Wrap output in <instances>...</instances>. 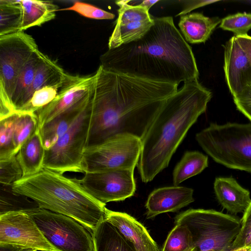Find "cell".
Returning <instances> with one entry per match:
<instances>
[{
  "instance_id": "74e56055",
  "label": "cell",
  "mask_w": 251,
  "mask_h": 251,
  "mask_svg": "<svg viewBox=\"0 0 251 251\" xmlns=\"http://www.w3.org/2000/svg\"><path fill=\"white\" fill-rule=\"evenodd\" d=\"M243 249L251 251V229L242 238L233 243L232 251Z\"/></svg>"
},
{
  "instance_id": "44dd1931",
  "label": "cell",
  "mask_w": 251,
  "mask_h": 251,
  "mask_svg": "<svg viewBox=\"0 0 251 251\" xmlns=\"http://www.w3.org/2000/svg\"><path fill=\"white\" fill-rule=\"evenodd\" d=\"M45 154V150L38 126L16 154L23 171V177L36 174L43 168Z\"/></svg>"
},
{
  "instance_id": "30bf717a",
  "label": "cell",
  "mask_w": 251,
  "mask_h": 251,
  "mask_svg": "<svg viewBox=\"0 0 251 251\" xmlns=\"http://www.w3.org/2000/svg\"><path fill=\"white\" fill-rule=\"evenodd\" d=\"M141 150V140L132 136H117L85 149L83 173L116 169H134Z\"/></svg>"
},
{
  "instance_id": "60d3db41",
  "label": "cell",
  "mask_w": 251,
  "mask_h": 251,
  "mask_svg": "<svg viewBox=\"0 0 251 251\" xmlns=\"http://www.w3.org/2000/svg\"><path fill=\"white\" fill-rule=\"evenodd\" d=\"M21 249V248L12 245H0V251H19Z\"/></svg>"
},
{
  "instance_id": "6da1fadb",
  "label": "cell",
  "mask_w": 251,
  "mask_h": 251,
  "mask_svg": "<svg viewBox=\"0 0 251 251\" xmlns=\"http://www.w3.org/2000/svg\"><path fill=\"white\" fill-rule=\"evenodd\" d=\"M95 74L87 147L120 136L141 140L168 99L178 90L177 84L116 73L101 65Z\"/></svg>"
},
{
  "instance_id": "3957f363",
  "label": "cell",
  "mask_w": 251,
  "mask_h": 251,
  "mask_svg": "<svg viewBox=\"0 0 251 251\" xmlns=\"http://www.w3.org/2000/svg\"><path fill=\"white\" fill-rule=\"evenodd\" d=\"M212 92L198 80L184 82L169 97L141 140L137 168L145 183L169 165L188 130L204 113Z\"/></svg>"
},
{
  "instance_id": "5b68a950",
  "label": "cell",
  "mask_w": 251,
  "mask_h": 251,
  "mask_svg": "<svg viewBox=\"0 0 251 251\" xmlns=\"http://www.w3.org/2000/svg\"><path fill=\"white\" fill-rule=\"evenodd\" d=\"M196 140L217 163L251 173V123H211Z\"/></svg>"
},
{
  "instance_id": "b9f144b4",
  "label": "cell",
  "mask_w": 251,
  "mask_h": 251,
  "mask_svg": "<svg viewBox=\"0 0 251 251\" xmlns=\"http://www.w3.org/2000/svg\"><path fill=\"white\" fill-rule=\"evenodd\" d=\"M19 251H37V250L32 249H21Z\"/></svg>"
},
{
  "instance_id": "8992f818",
  "label": "cell",
  "mask_w": 251,
  "mask_h": 251,
  "mask_svg": "<svg viewBox=\"0 0 251 251\" xmlns=\"http://www.w3.org/2000/svg\"><path fill=\"white\" fill-rule=\"evenodd\" d=\"M175 223L188 228L197 251H232L241 226L238 217L213 209H188L177 215Z\"/></svg>"
},
{
  "instance_id": "52a82bcc",
  "label": "cell",
  "mask_w": 251,
  "mask_h": 251,
  "mask_svg": "<svg viewBox=\"0 0 251 251\" xmlns=\"http://www.w3.org/2000/svg\"><path fill=\"white\" fill-rule=\"evenodd\" d=\"M38 49L34 39L24 31L0 35V120L15 114L11 98L18 77Z\"/></svg>"
},
{
  "instance_id": "ab89813d",
  "label": "cell",
  "mask_w": 251,
  "mask_h": 251,
  "mask_svg": "<svg viewBox=\"0 0 251 251\" xmlns=\"http://www.w3.org/2000/svg\"><path fill=\"white\" fill-rule=\"evenodd\" d=\"M159 1L158 0H145L142 1L139 4L149 11L152 6Z\"/></svg>"
},
{
  "instance_id": "d590c367",
  "label": "cell",
  "mask_w": 251,
  "mask_h": 251,
  "mask_svg": "<svg viewBox=\"0 0 251 251\" xmlns=\"http://www.w3.org/2000/svg\"><path fill=\"white\" fill-rule=\"evenodd\" d=\"M182 3V7L180 12L177 14V16H182L189 14L192 10L206 5H208L219 0H181L179 1Z\"/></svg>"
},
{
  "instance_id": "7402d4cb",
  "label": "cell",
  "mask_w": 251,
  "mask_h": 251,
  "mask_svg": "<svg viewBox=\"0 0 251 251\" xmlns=\"http://www.w3.org/2000/svg\"><path fill=\"white\" fill-rule=\"evenodd\" d=\"M22 10L21 31L42 25L53 20L59 6L51 1L19 0Z\"/></svg>"
},
{
  "instance_id": "e575fe53",
  "label": "cell",
  "mask_w": 251,
  "mask_h": 251,
  "mask_svg": "<svg viewBox=\"0 0 251 251\" xmlns=\"http://www.w3.org/2000/svg\"><path fill=\"white\" fill-rule=\"evenodd\" d=\"M233 100L237 110L251 122V85Z\"/></svg>"
},
{
  "instance_id": "f1b7e54d",
  "label": "cell",
  "mask_w": 251,
  "mask_h": 251,
  "mask_svg": "<svg viewBox=\"0 0 251 251\" xmlns=\"http://www.w3.org/2000/svg\"><path fill=\"white\" fill-rule=\"evenodd\" d=\"M17 113L13 135V145L16 155L22 146L38 126V117L35 113Z\"/></svg>"
},
{
  "instance_id": "ba28073f",
  "label": "cell",
  "mask_w": 251,
  "mask_h": 251,
  "mask_svg": "<svg viewBox=\"0 0 251 251\" xmlns=\"http://www.w3.org/2000/svg\"><path fill=\"white\" fill-rule=\"evenodd\" d=\"M24 210L58 251H94L92 233L73 218L38 207Z\"/></svg>"
},
{
  "instance_id": "603a6c76",
  "label": "cell",
  "mask_w": 251,
  "mask_h": 251,
  "mask_svg": "<svg viewBox=\"0 0 251 251\" xmlns=\"http://www.w3.org/2000/svg\"><path fill=\"white\" fill-rule=\"evenodd\" d=\"M94 251H136L119 230L105 220L92 231Z\"/></svg>"
},
{
  "instance_id": "1f68e13d",
  "label": "cell",
  "mask_w": 251,
  "mask_h": 251,
  "mask_svg": "<svg viewBox=\"0 0 251 251\" xmlns=\"http://www.w3.org/2000/svg\"><path fill=\"white\" fill-rule=\"evenodd\" d=\"M219 27L232 32L235 36L248 35L251 29V13H237L221 20Z\"/></svg>"
},
{
  "instance_id": "5bb4252c",
  "label": "cell",
  "mask_w": 251,
  "mask_h": 251,
  "mask_svg": "<svg viewBox=\"0 0 251 251\" xmlns=\"http://www.w3.org/2000/svg\"><path fill=\"white\" fill-rule=\"evenodd\" d=\"M130 0H118V17L108 41V49L136 41L143 37L154 24V17L144 7L130 4Z\"/></svg>"
},
{
  "instance_id": "9c48e42d",
  "label": "cell",
  "mask_w": 251,
  "mask_h": 251,
  "mask_svg": "<svg viewBox=\"0 0 251 251\" xmlns=\"http://www.w3.org/2000/svg\"><path fill=\"white\" fill-rule=\"evenodd\" d=\"M91 118L90 100L65 134L51 148L45 150L43 168L62 174L83 173L82 163L87 145Z\"/></svg>"
},
{
  "instance_id": "8d00e7d4",
  "label": "cell",
  "mask_w": 251,
  "mask_h": 251,
  "mask_svg": "<svg viewBox=\"0 0 251 251\" xmlns=\"http://www.w3.org/2000/svg\"><path fill=\"white\" fill-rule=\"evenodd\" d=\"M241 223L240 231L234 241L242 238L251 229V202L244 212Z\"/></svg>"
},
{
  "instance_id": "cb8c5ba5",
  "label": "cell",
  "mask_w": 251,
  "mask_h": 251,
  "mask_svg": "<svg viewBox=\"0 0 251 251\" xmlns=\"http://www.w3.org/2000/svg\"><path fill=\"white\" fill-rule=\"evenodd\" d=\"M87 105L75 108L62 113L39 128L45 150H49L57 142Z\"/></svg>"
},
{
  "instance_id": "e0dca14e",
  "label": "cell",
  "mask_w": 251,
  "mask_h": 251,
  "mask_svg": "<svg viewBox=\"0 0 251 251\" xmlns=\"http://www.w3.org/2000/svg\"><path fill=\"white\" fill-rule=\"evenodd\" d=\"M104 220L114 226L136 251H160L145 227L129 214L105 208Z\"/></svg>"
},
{
  "instance_id": "ffe728a7",
  "label": "cell",
  "mask_w": 251,
  "mask_h": 251,
  "mask_svg": "<svg viewBox=\"0 0 251 251\" xmlns=\"http://www.w3.org/2000/svg\"><path fill=\"white\" fill-rule=\"evenodd\" d=\"M68 74L54 60L44 54L31 85L21 101L17 113L29 101L36 91L45 86L62 82Z\"/></svg>"
},
{
  "instance_id": "d4e9b609",
  "label": "cell",
  "mask_w": 251,
  "mask_h": 251,
  "mask_svg": "<svg viewBox=\"0 0 251 251\" xmlns=\"http://www.w3.org/2000/svg\"><path fill=\"white\" fill-rule=\"evenodd\" d=\"M44 54L39 49L37 50L22 69L11 98V106L15 113H17L21 101L31 85Z\"/></svg>"
},
{
  "instance_id": "7c38bea8",
  "label": "cell",
  "mask_w": 251,
  "mask_h": 251,
  "mask_svg": "<svg viewBox=\"0 0 251 251\" xmlns=\"http://www.w3.org/2000/svg\"><path fill=\"white\" fill-rule=\"evenodd\" d=\"M134 169H116L86 173L78 182L97 201L106 204L132 196L136 190Z\"/></svg>"
},
{
  "instance_id": "484cf974",
  "label": "cell",
  "mask_w": 251,
  "mask_h": 251,
  "mask_svg": "<svg viewBox=\"0 0 251 251\" xmlns=\"http://www.w3.org/2000/svg\"><path fill=\"white\" fill-rule=\"evenodd\" d=\"M207 156L198 151H186L176 166L173 173L174 186L200 174L208 167Z\"/></svg>"
},
{
  "instance_id": "d6986e66",
  "label": "cell",
  "mask_w": 251,
  "mask_h": 251,
  "mask_svg": "<svg viewBox=\"0 0 251 251\" xmlns=\"http://www.w3.org/2000/svg\"><path fill=\"white\" fill-rule=\"evenodd\" d=\"M221 22L218 17H209L201 13L194 12L181 16L178 25L187 43L200 44L209 39Z\"/></svg>"
},
{
  "instance_id": "277c9868",
  "label": "cell",
  "mask_w": 251,
  "mask_h": 251,
  "mask_svg": "<svg viewBox=\"0 0 251 251\" xmlns=\"http://www.w3.org/2000/svg\"><path fill=\"white\" fill-rule=\"evenodd\" d=\"M12 193L32 200L38 207L71 217L89 231L104 219L106 204L88 194L77 180L43 168L11 185Z\"/></svg>"
},
{
  "instance_id": "8fae6325",
  "label": "cell",
  "mask_w": 251,
  "mask_h": 251,
  "mask_svg": "<svg viewBox=\"0 0 251 251\" xmlns=\"http://www.w3.org/2000/svg\"><path fill=\"white\" fill-rule=\"evenodd\" d=\"M21 249L58 251L46 240L31 216L24 209L0 214V245Z\"/></svg>"
},
{
  "instance_id": "d6a6232c",
  "label": "cell",
  "mask_w": 251,
  "mask_h": 251,
  "mask_svg": "<svg viewBox=\"0 0 251 251\" xmlns=\"http://www.w3.org/2000/svg\"><path fill=\"white\" fill-rule=\"evenodd\" d=\"M23 177V171L16 155L0 160V182L5 185H12Z\"/></svg>"
},
{
  "instance_id": "9a60e30c",
  "label": "cell",
  "mask_w": 251,
  "mask_h": 251,
  "mask_svg": "<svg viewBox=\"0 0 251 251\" xmlns=\"http://www.w3.org/2000/svg\"><path fill=\"white\" fill-rule=\"evenodd\" d=\"M225 79L232 97L251 85V62L233 36L224 45Z\"/></svg>"
},
{
  "instance_id": "2e32d148",
  "label": "cell",
  "mask_w": 251,
  "mask_h": 251,
  "mask_svg": "<svg viewBox=\"0 0 251 251\" xmlns=\"http://www.w3.org/2000/svg\"><path fill=\"white\" fill-rule=\"evenodd\" d=\"M192 188L174 186L154 190L146 203L147 219L166 212H175L194 201Z\"/></svg>"
},
{
  "instance_id": "f546056e",
  "label": "cell",
  "mask_w": 251,
  "mask_h": 251,
  "mask_svg": "<svg viewBox=\"0 0 251 251\" xmlns=\"http://www.w3.org/2000/svg\"><path fill=\"white\" fill-rule=\"evenodd\" d=\"M67 77L61 82L45 86L36 91L20 112L35 113L49 104L57 96Z\"/></svg>"
},
{
  "instance_id": "836d02e7",
  "label": "cell",
  "mask_w": 251,
  "mask_h": 251,
  "mask_svg": "<svg viewBox=\"0 0 251 251\" xmlns=\"http://www.w3.org/2000/svg\"><path fill=\"white\" fill-rule=\"evenodd\" d=\"M70 10L75 11L81 16L96 20H111L115 15L92 4L75 1L70 7L59 9V11Z\"/></svg>"
},
{
  "instance_id": "4fadbf2b",
  "label": "cell",
  "mask_w": 251,
  "mask_h": 251,
  "mask_svg": "<svg viewBox=\"0 0 251 251\" xmlns=\"http://www.w3.org/2000/svg\"><path fill=\"white\" fill-rule=\"evenodd\" d=\"M95 78V73L85 76L69 74L53 100L35 113L39 127L62 113L88 105Z\"/></svg>"
},
{
  "instance_id": "4dcf8cb0",
  "label": "cell",
  "mask_w": 251,
  "mask_h": 251,
  "mask_svg": "<svg viewBox=\"0 0 251 251\" xmlns=\"http://www.w3.org/2000/svg\"><path fill=\"white\" fill-rule=\"evenodd\" d=\"M18 113L0 120V160L16 155L14 152L13 135Z\"/></svg>"
},
{
  "instance_id": "ac0fdd59",
  "label": "cell",
  "mask_w": 251,
  "mask_h": 251,
  "mask_svg": "<svg viewBox=\"0 0 251 251\" xmlns=\"http://www.w3.org/2000/svg\"><path fill=\"white\" fill-rule=\"evenodd\" d=\"M214 190L219 203L232 214L244 213L251 202L250 192L231 176L216 177Z\"/></svg>"
},
{
  "instance_id": "83f0119b",
  "label": "cell",
  "mask_w": 251,
  "mask_h": 251,
  "mask_svg": "<svg viewBox=\"0 0 251 251\" xmlns=\"http://www.w3.org/2000/svg\"><path fill=\"white\" fill-rule=\"evenodd\" d=\"M162 251H197L188 228L176 224L169 233Z\"/></svg>"
},
{
  "instance_id": "f35d334b",
  "label": "cell",
  "mask_w": 251,
  "mask_h": 251,
  "mask_svg": "<svg viewBox=\"0 0 251 251\" xmlns=\"http://www.w3.org/2000/svg\"><path fill=\"white\" fill-rule=\"evenodd\" d=\"M235 37L242 48L248 55L251 62V36L247 35Z\"/></svg>"
},
{
  "instance_id": "7a4b0ae2",
  "label": "cell",
  "mask_w": 251,
  "mask_h": 251,
  "mask_svg": "<svg viewBox=\"0 0 251 251\" xmlns=\"http://www.w3.org/2000/svg\"><path fill=\"white\" fill-rule=\"evenodd\" d=\"M100 60L108 70L154 81L178 85L199 78L191 47L171 16L154 17L143 37L108 49Z\"/></svg>"
},
{
  "instance_id": "4316f807",
  "label": "cell",
  "mask_w": 251,
  "mask_h": 251,
  "mask_svg": "<svg viewBox=\"0 0 251 251\" xmlns=\"http://www.w3.org/2000/svg\"><path fill=\"white\" fill-rule=\"evenodd\" d=\"M0 35L21 31L22 10L19 0H0Z\"/></svg>"
}]
</instances>
